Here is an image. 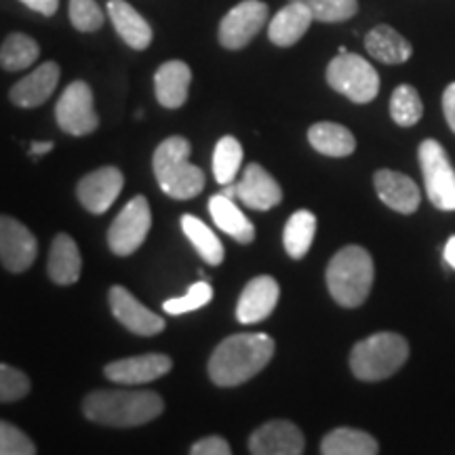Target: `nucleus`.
<instances>
[{
    "instance_id": "30",
    "label": "nucleus",
    "mask_w": 455,
    "mask_h": 455,
    "mask_svg": "<svg viewBox=\"0 0 455 455\" xmlns=\"http://www.w3.org/2000/svg\"><path fill=\"white\" fill-rule=\"evenodd\" d=\"M181 230H184L188 241L195 244V249L207 264L220 266L224 261V244L204 221L195 218V215H184L181 218Z\"/></svg>"
},
{
    "instance_id": "43",
    "label": "nucleus",
    "mask_w": 455,
    "mask_h": 455,
    "mask_svg": "<svg viewBox=\"0 0 455 455\" xmlns=\"http://www.w3.org/2000/svg\"><path fill=\"white\" fill-rule=\"evenodd\" d=\"M221 195L228 196V198H232V201H235V196H236V186L228 184V186L224 188V190H221Z\"/></svg>"
},
{
    "instance_id": "38",
    "label": "nucleus",
    "mask_w": 455,
    "mask_h": 455,
    "mask_svg": "<svg viewBox=\"0 0 455 455\" xmlns=\"http://www.w3.org/2000/svg\"><path fill=\"white\" fill-rule=\"evenodd\" d=\"M190 455H232L230 445L221 436H204L190 449Z\"/></svg>"
},
{
    "instance_id": "7",
    "label": "nucleus",
    "mask_w": 455,
    "mask_h": 455,
    "mask_svg": "<svg viewBox=\"0 0 455 455\" xmlns=\"http://www.w3.org/2000/svg\"><path fill=\"white\" fill-rule=\"evenodd\" d=\"M418 155L430 203L441 212H455V171L445 148L436 140H426Z\"/></svg>"
},
{
    "instance_id": "23",
    "label": "nucleus",
    "mask_w": 455,
    "mask_h": 455,
    "mask_svg": "<svg viewBox=\"0 0 455 455\" xmlns=\"http://www.w3.org/2000/svg\"><path fill=\"white\" fill-rule=\"evenodd\" d=\"M365 49L373 60L390 66L405 64L413 53L411 43L390 26H375L365 36Z\"/></svg>"
},
{
    "instance_id": "2",
    "label": "nucleus",
    "mask_w": 455,
    "mask_h": 455,
    "mask_svg": "<svg viewBox=\"0 0 455 455\" xmlns=\"http://www.w3.org/2000/svg\"><path fill=\"white\" fill-rule=\"evenodd\" d=\"M164 403L150 390H98L83 401V411L91 422L131 428L156 419Z\"/></svg>"
},
{
    "instance_id": "21",
    "label": "nucleus",
    "mask_w": 455,
    "mask_h": 455,
    "mask_svg": "<svg viewBox=\"0 0 455 455\" xmlns=\"http://www.w3.org/2000/svg\"><path fill=\"white\" fill-rule=\"evenodd\" d=\"M315 17H312L310 9L301 3H291L287 7H283L278 13L272 17L268 26V36L276 47H293L295 43H299L304 38V34L308 32V28Z\"/></svg>"
},
{
    "instance_id": "25",
    "label": "nucleus",
    "mask_w": 455,
    "mask_h": 455,
    "mask_svg": "<svg viewBox=\"0 0 455 455\" xmlns=\"http://www.w3.org/2000/svg\"><path fill=\"white\" fill-rule=\"evenodd\" d=\"M83 268L81 251L72 236L57 235L49 253V276L57 284H72L78 281Z\"/></svg>"
},
{
    "instance_id": "15",
    "label": "nucleus",
    "mask_w": 455,
    "mask_h": 455,
    "mask_svg": "<svg viewBox=\"0 0 455 455\" xmlns=\"http://www.w3.org/2000/svg\"><path fill=\"white\" fill-rule=\"evenodd\" d=\"M110 308L116 321L135 335H156L164 331V321L152 310H148L141 301L133 298L127 289L116 284L110 289Z\"/></svg>"
},
{
    "instance_id": "26",
    "label": "nucleus",
    "mask_w": 455,
    "mask_h": 455,
    "mask_svg": "<svg viewBox=\"0 0 455 455\" xmlns=\"http://www.w3.org/2000/svg\"><path fill=\"white\" fill-rule=\"evenodd\" d=\"M308 141L316 152L325 156L344 158L356 150V140L350 129L338 123H316L308 131Z\"/></svg>"
},
{
    "instance_id": "8",
    "label": "nucleus",
    "mask_w": 455,
    "mask_h": 455,
    "mask_svg": "<svg viewBox=\"0 0 455 455\" xmlns=\"http://www.w3.org/2000/svg\"><path fill=\"white\" fill-rule=\"evenodd\" d=\"M55 118L60 129L74 138H84L100 127L93 91L87 83L74 81L68 84L55 106Z\"/></svg>"
},
{
    "instance_id": "22",
    "label": "nucleus",
    "mask_w": 455,
    "mask_h": 455,
    "mask_svg": "<svg viewBox=\"0 0 455 455\" xmlns=\"http://www.w3.org/2000/svg\"><path fill=\"white\" fill-rule=\"evenodd\" d=\"M108 17L116 28L118 36L129 44L131 49L144 51L152 43V28L138 11L124 0H108Z\"/></svg>"
},
{
    "instance_id": "12",
    "label": "nucleus",
    "mask_w": 455,
    "mask_h": 455,
    "mask_svg": "<svg viewBox=\"0 0 455 455\" xmlns=\"http://www.w3.org/2000/svg\"><path fill=\"white\" fill-rule=\"evenodd\" d=\"M304 435L293 422L272 419L261 424L249 439L251 455H304Z\"/></svg>"
},
{
    "instance_id": "41",
    "label": "nucleus",
    "mask_w": 455,
    "mask_h": 455,
    "mask_svg": "<svg viewBox=\"0 0 455 455\" xmlns=\"http://www.w3.org/2000/svg\"><path fill=\"white\" fill-rule=\"evenodd\" d=\"M51 150H53V141H34V144L30 146V155L32 156H43Z\"/></svg>"
},
{
    "instance_id": "9",
    "label": "nucleus",
    "mask_w": 455,
    "mask_h": 455,
    "mask_svg": "<svg viewBox=\"0 0 455 455\" xmlns=\"http://www.w3.org/2000/svg\"><path fill=\"white\" fill-rule=\"evenodd\" d=\"M152 215L150 204L146 196H135L123 207V212L116 215L112 221L110 230H108V244H110L112 253L127 258L135 253L146 241L148 232H150Z\"/></svg>"
},
{
    "instance_id": "32",
    "label": "nucleus",
    "mask_w": 455,
    "mask_h": 455,
    "mask_svg": "<svg viewBox=\"0 0 455 455\" xmlns=\"http://www.w3.org/2000/svg\"><path fill=\"white\" fill-rule=\"evenodd\" d=\"M422 114V100H419V93L411 84H401V87L395 89V93L390 98L392 121L401 124V127H413L415 123H419Z\"/></svg>"
},
{
    "instance_id": "10",
    "label": "nucleus",
    "mask_w": 455,
    "mask_h": 455,
    "mask_svg": "<svg viewBox=\"0 0 455 455\" xmlns=\"http://www.w3.org/2000/svg\"><path fill=\"white\" fill-rule=\"evenodd\" d=\"M268 21V4L261 0H243L224 15L220 24V44L228 51L247 47Z\"/></svg>"
},
{
    "instance_id": "36",
    "label": "nucleus",
    "mask_w": 455,
    "mask_h": 455,
    "mask_svg": "<svg viewBox=\"0 0 455 455\" xmlns=\"http://www.w3.org/2000/svg\"><path fill=\"white\" fill-rule=\"evenodd\" d=\"M30 392V379L20 369L0 363V403H13Z\"/></svg>"
},
{
    "instance_id": "42",
    "label": "nucleus",
    "mask_w": 455,
    "mask_h": 455,
    "mask_svg": "<svg viewBox=\"0 0 455 455\" xmlns=\"http://www.w3.org/2000/svg\"><path fill=\"white\" fill-rule=\"evenodd\" d=\"M445 261H447V266H451V268L455 270V236H451L447 241V244H445Z\"/></svg>"
},
{
    "instance_id": "35",
    "label": "nucleus",
    "mask_w": 455,
    "mask_h": 455,
    "mask_svg": "<svg viewBox=\"0 0 455 455\" xmlns=\"http://www.w3.org/2000/svg\"><path fill=\"white\" fill-rule=\"evenodd\" d=\"M104 20V11L95 0H70V21L78 32L100 30Z\"/></svg>"
},
{
    "instance_id": "28",
    "label": "nucleus",
    "mask_w": 455,
    "mask_h": 455,
    "mask_svg": "<svg viewBox=\"0 0 455 455\" xmlns=\"http://www.w3.org/2000/svg\"><path fill=\"white\" fill-rule=\"evenodd\" d=\"M316 235V218L315 213L306 212H295L291 218H289L287 226H284L283 232V243L284 251L289 253V258L301 259L306 253L310 251L312 241H315Z\"/></svg>"
},
{
    "instance_id": "17",
    "label": "nucleus",
    "mask_w": 455,
    "mask_h": 455,
    "mask_svg": "<svg viewBox=\"0 0 455 455\" xmlns=\"http://www.w3.org/2000/svg\"><path fill=\"white\" fill-rule=\"evenodd\" d=\"M236 196L255 212H268L283 201V190L268 171L258 163H251L243 171V180L236 184Z\"/></svg>"
},
{
    "instance_id": "11",
    "label": "nucleus",
    "mask_w": 455,
    "mask_h": 455,
    "mask_svg": "<svg viewBox=\"0 0 455 455\" xmlns=\"http://www.w3.org/2000/svg\"><path fill=\"white\" fill-rule=\"evenodd\" d=\"M38 255L36 236L13 218L0 215V261L11 272L30 268Z\"/></svg>"
},
{
    "instance_id": "29",
    "label": "nucleus",
    "mask_w": 455,
    "mask_h": 455,
    "mask_svg": "<svg viewBox=\"0 0 455 455\" xmlns=\"http://www.w3.org/2000/svg\"><path fill=\"white\" fill-rule=\"evenodd\" d=\"M41 55V47L28 34L13 32L0 47V68L7 72H20L30 68Z\"/></svg>"
},
{
    "instance_id": "13",
    "label": "nucleus",
    "mask_w": 455,
    "mask_h": 455,
    "mask_svg": "<svg viewBox=\"0 0 455 455\" xmlns=\"http://www.w3.org/2000/svg\"><path fill=\"white\" fill-rule=\"evenodd\" d=\"M124 186V178L121 169L116 167H101L93 173L84 175L78 181L76 195L83 207L91 213H106L116 201Z\"/></svg>"
},
{
    "instance_id": "1",
    "label": "nucleus",
    "mask_w": 455,
    "mask_h": 455,
    "mask_svg": "<svg viewBox=\"0 0 455 455\" xmlns=\"http://www.w3.org/2000/svg\"><path fill=\"white\" fill-rule=\"evenodd\" d=\"M275 356V339L266 333H238L226 338L209 358L213 384L230 388L249 382Z\"/></svg>"
},
{
    "instance_id": "14",
    "label": "nucleus",
    "mask_w": 455,
    "mask_h": 455,
    "mask_svg": "<svg viewBox=\"0 0 455 455\" xmlns=\"http://www.w3.org/2000/svg\"><path fill=\"white\" fill-rule=\"evenodd\" d=\"M171 367H173V361H171L167 355H156V352H152V355L114 361L110 365H106L104 373L114 384L140 386L163 378V375H167L171 371Z\"/></svg>"
},
{
    "instance_id": "20",
    "label": "nucleus",
    "mask_w": 455,
    "mask_h": 455,
    "mask_svg": "<svg viewBox=\"0 0 455 455\" xmlns=\"http://www.w3.org/2000/svg\"><path fill=\"white\" fill-rule=\"evenodd\" d=\"M190 83H192V72L186 61L173 60V61H167V64H163L155 74V91H156L158 104L169 108V110L181 108L188 100Z\"/></svg>"
},
{
    "instance_id": "40",
    "label": "nucleus",
    "mask_w": 455,
    "mask_h": 455,
    "mask_svg": "<svg viewBox=\"0 0 455 455\" xmlns=\"http://www.w3.org/2000/svg\"><path fill=\"white\" fill-rule=\"evenodd\" d=\"M20 3H24L28 9L36 11V13L41 15H53L57 7H60V0H20Z\"/></svg>"
},
{
    "instance_id": "37",
    "label": "nucleus",
    "mask_w": 455,
    "mask_h": 455,
    "mask_svg": "<svg viewBox=\"0 0 455 455\" xmlns=\"http://www.w3.org/2000/svg\"><path fill=\"white\" fill-rule=\"evenodd\" d=\"M0 455H36V447L17 426L0 422Z\"/></svg>"
},
{
    "instance_id": "27",
    "label": "nucleus",
    "mask_w": 455,
    "mask_h": 455,
    "mask_svg": "<svg viewBox=\"0 0 455 455\" xmlns=\"http://www.w3.org/2000/svg\"><path fill=\"white\" fill-rule=\"evenodd\" d=\"M378 441L356 428H335L321 443L323 455H378Z\"/></svg>"
},
{
    "instance_id": "34",
    "label": "nucleus",
    "mask_w": 455,
    "mask_h": 455,
    "mask_svg": "<svg viewBox=\"0 0 455 455\" xmlns=\"http://www.w3.org/2000/svg\"><path fill=\"white\" fill-rule=\"evenodd\" d=\"M212 298H213L212 284L201 281L192 284V287L188 289V293L181 295V298L164 301L163 308L171 316H180V315H186V312H195L198 308H203V306H207L209 301H212Z\"/></svg>"
},
{
    "instance_id": "31",
    "label": "nucleus",
    "mask_w": 455,
    "mask_h": 455,
    "mask_svg": "<svg viewBox=\"0 0 455 455\" xmlns=\"http://www.w3.org/2000/svg\"><path fill=\"white\" fill-rule=\"evenodd\" d=\"M243 163V146L232 135H226L218 141L213 150V178L218 184L228 186L236 178Z\"/></svg>"
},
{
    "instance_id": "5",
    "label": "nucleus",
    "mask_w": 455,
    "mask_h": 455,
    "mask_svg": "<svg viewBox=\"0 0 455 455\" xmlns=\"http://www.w3.org/2000/svg\"><path fill=\"white\" fill-rule=\"evenodd\" d=\"M409 344L403 335L382 331L361 339L350 352V369L363 382H382L407 363Z\"/></svg>"
},
{
    "instance_id": "16",
    "label": "nucleus",
    "mask_w": 455,
    "mask_h": 455,
    "mask_svg": "<svg viewBox=\"0 0 455 455\" xmlns=\"http://www.w3.org/2000/svg\"><path fill=\"white\" fill-rule=\"evenodd\" d=\"M281 289L272 276H255L243 289L236 306V318L243 325H253V323L264 321L275 312Z\"/></svg>"
},
{
    "instance_id": "6",
    "label": "nucleus",
    "mask_w": 455,
    "mask_h": 455,
    "mask_svg": "<svg viewBox=\"0 0 455 455\" xmlns=\"http://www.w3.org/2000/svg\"><path fill=\"white\" fill-rule=\"evenodd\" d=\"M329 87L355 104H369L379 93V76L365 57L356 53H339L327 68Z\"/></svg>"
},
{
    "instance_id": "4",
    "label": "nucleus",
    "mask_w": 455,
    "mask_h": 455,
    "mask_svg": "<svg viewBox=\"0 0 455 455\" xmlns=\"http://www.w3.org/2000/svg\"><path fill=\"white\" fill-rule=\"evenodd\" d=\"M373 284V259L367 249L350 244L338 251L327 266V287L344 308H358Z\"/></svg>"
},
{
    "instance_id": "24",
    "label": "nucleus",
    "mask_w": 455,
    "mask_h": 455,
    "mask_svg": "<svg viewBox=\"0 0 455 455\" xmlns=\"http://www.w3.org/2000/svg\"><path fill=\"white\" fill-rule=\"evenodd\" d=\"M209 213L215 224H218L220 230H224L226 235H230L235 241L249 244L253 243L255 238V228L251 221H249L247 215H244L241 209L236 207V203L232 198L220 195L212 196L209 201Z\"/></svg>"
},
{
    "instance_id": "3",
    "label": "nucleus",
    "mask_w": 455,
    "mask_h": 455,
    "mask_svg": "<svg viewBox=\"0 0 455 455\" xmlns=\"http://www.w3.org/2000/svg\"><path fill=\"white\" fill-rule=\"evenodd\" d=\"M190 150V141L173 135L156 148L155 158H152V169H155L161 190L178 201L195 198L204 188V173L188 161Z\"/></svg>"
},
{
    "instance_id": "33",
    "label": "nucleus",
    "mask_w": 455,
    "mask_h": 455,
    "mask_svg": "<svg viewBox=\"0 0 455 455\" xmlns=\"http://www.w3.org/2000/svg\"><path fill=\"white\" fill-rule=\"evenodd\" d=\"M295 3L306 4L312 17L323 24H339L355 17L358 11V0H295Z\"/></svg>"
},
{
    "instance_id": "18",
    "label": "nucleus",
    "mask_w": 455,
    "mask_h": 455,
    "mask_svg": "<svg viewBox=\"0 0 455 455\" xmlns=\"http://www.w3.org/2000/svg\"><path fill=\"white\" fill-rule=\"evenodd\" d=\"M373 186L378 192L379 201L392 212L398 213H415L419 207V188L411 178L398 173V171L379 169L373 175Z\"/></svg>"
},
{
    "instance_id": "39",
    "label": "nucleus",
    "mask_w": 455,
    "mask_h": 455,
    "mask_svg": "<svg viewBox=\"0 0 455 455\" xmlns=\"http://www.w3.org/2000/svg\"><path fill=\"white\" fill-rule=\"evenodd\" d=\"M443 112H445L447 124L455 133V83L449 84L445 93H443Z\"/></svg>"
},
{
    "instance_id": "19",
    "label": "nucleus",
    "mask_w": 455,
    "mask_h": 455,
    "mask_svg": "<svg viewBox=\"0 0 455 455\" xmlns=\"http://www.w3.org/2000/svg\"><path fill=\"white\" fill-rule=\"evenodd\" d=\"M60 66L55 61H44L36 70H32L20 83L13 84L9 98L20 108H38L47 101L60 83Z\"/></svg>"
}]
</instances>
